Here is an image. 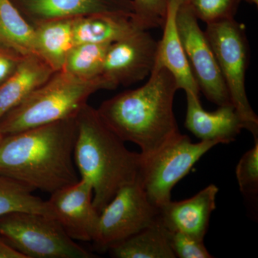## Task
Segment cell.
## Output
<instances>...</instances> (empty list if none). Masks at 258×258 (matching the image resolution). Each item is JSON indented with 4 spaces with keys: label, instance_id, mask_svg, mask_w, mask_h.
<instances>
[{
    "label": "cell",
    "instance_id": "26",
    "mask_svg": "<svg viewBox=\"0 0 258 258\" xmlns=\"http://www.w3.org/2000/svg\"><path fill=\"white\" fill-rule=\"evenodd\" d=\"M169 240L171 248L179 258H212L204 240H197L179 232H169Z\"/></svg>",
    "mask_w": 258,
    "mask_h": 258
},
{
    "label": "cell",
    "instance_id": "8",
    "mask_svg": "<svg viewBox=\"0 0 258 258\" xmlns=\"http://www.w3.org/2000/svg\"><path fill=\"white\" fill-rule=\"evenodd\" d=\"M160 210L147 198L139 180L118 191L100 212L93 243L101 252L159 221Z\"/></svg>",
    "mask_w": 258,
    "mask_h": 258
},
{
    "label": "cell",
    "instance_id": "17",
    "mask_svg": "<svg viewBox=\"0 0 258 258\" xmlns=\"http://www.w3.org/2000/svg\"><path fill=\"white\" fill-rule=\"evenodd\" d=\"M74 19L50 20L33 25L36 53L55 72L62 71L75 46Z\"/></svg>",
    "mask_w": 258,
    "mask_h": 258
},
{
    "label": "cell",
    "instance_id": "11",
    "mask_svg": "<svg viewBox=\"0 0 258 258\" xmlns=\"http://www.w3.org/2000/svg\"><path fill=\"white\" fill-rule=\"evenodd\" d=\"M54 217L74 240H94L100 212L93 204V188L80 178L77 182L57 190L47 200Z\"/></svg>",
    "mask_w": 258,
    "mask_h": 258
},
{
    "label": "cell",
    "instance_id": "28",
    "mask_svg": "<svg viewBox=\"0 0 258 258\" xmlns=\"http://www.w3.org/2000/svg\"><path fill=\"white\" fill-rule=\"evenodd\" d=\"M0 258H25L23 254L15 250L0 235Z\"/></svg>",
    "mask_w": 258,
    "mask_h": 258
},
{
    "label": "cell",
    "instance_id": "10",
    "mask_svg": "<svg viewBox=\"0 0 258 258\" xmlns=\"http://www.w3.org/2000/svg\"><path fill=\"white\" fill-rule=\"evenodd\" d=\"M158 45L159 41L148 30H137L112 43L101 75L108 90L132 86L150 76L157 62Z\"/></svg>",
    "mask_w": 258,
    "mask_h": 258
},
{
    "label": "cell",
    "instance_id": "22",
    "mask_svg": "<svg viewBox=\"0 0 258 258\" xmlns=\"http://www.w3.org/2000/svg\"><path fill=\"white\" fill-rule=\"evenodd\" d=\"M111 44H76L62 71L78 79L92 81L101 77L107 51Z\"/></svg>",
    "mask_w": 258,
    "mask_h": 258
},
{
    "label": "cell",
    "instance_id": "9",
    "mask_svg": "<svg viewBox=\"0 0 258 258\" xmlns=\"http://www.w3.org/2000/svg\"><path fill=\"white\" fill-rule=\"evenodd\" d=\"M178 32L190 68L202 91L218 106L232 104L221 71L198 20L184 1L176 13Z\"/></svg>",
    "mask_w": 258,
    "mask_h": 258
},
{
    "label": "cell",
    "instance_id": "24",
    "mask_svg": "<svg viewBox=\"0 0 258 258\" xmlns=\"http://www.w3.org/2000/svg\"><path fill=\"white\" fill-rule=\"evenodd\" d=\"M132 17L136 28L149 30L164 25L167 10V0H133Z\"/></svg>",
    "mask_w": 258,
    "mask_h": 258
},
{
    "label": "cell",
    "instance_id": "14",
    "mask_svg": "<svg viewBox=\"0 0 258 258\" xmlns=\"http://www.w3.org/2000/svg\"><path fill=\"white\" fill-rule=\"evenodd\" d=\"M186 97L184 125L200 140L228 144L244 129L243 120L232 104L219 106L215 111H207L202 106L200 97L189 93H186Z\"/></svg>",
    "mask_w": 258,
    "mask_h": 258
},
{
    "label": "cell",
    "instance_id": "16",
    "mask_svg": "<svg viewBox=\"0 0 258 258\" xmlns=\"http://www.w3.org/2000/svg\"><path fill=\"white\" fill-rule=\"evenodd\" d=\"M55 73L37 55L25 56L16 71L0 85V120Z\"/></svg>",
    "mask_w": 258,
    "mask_h": 258
},
{
    "label": "cell",
    "instance_id": "25",
    "mask_svg": "<svg viewBox=\"0 0 258 258\" xmlns=\"http://www.w3.org/2000/svg\"><path fill=\"white\" fill-rule=\"evenodd\" d=\"M236 176L240 191L246 196L258 191V138L254 145L239 161L236 167Z\"/></svg>",
    "mask_w": 258,
    "mask_h": 258
},
{
    "label": "cell",
    "instance_id": "23",
    "mask_svg": "<svg viewBox=\"0 0 258 258\" xmlns=\"http://www.w3.org/2000/svg\"><path fill=\"white\" fill-rule=\"evenodd\" d=\"M198 20L207 25L235 18L242 0H183Z\"/></svg>",
    "mask_w": 258,
    "mask_h": 258
},
{
    "label": "cell",
    "instance_id": "12",
    "mask_svg": "<svg viewBox=\"0 0 258 258\" xmlns=\"http://www.w3.org/2000/svg\"><path fill=\"white\" fill-rule=\"evenodd\" d=\"M32 25L96 14L133 17V0H12Z\"/></svg>",
    "mask_w": 258,
    "mask_h": 258
},
{
    "label": "cell",
    "instance_id": "20",
    "mask_svg": "<svg viewBox=\"0 0 258 258\" xmlns=\"http://www.w3.org/2000/svg\"><path fill=\"white\" fill-rule=\"evenodd\" d=\"M0 45L24 56L37 55L35 28L12 0H0Z\"/></svg>",
    "mask_w": 258,
    "mask_h": 258
},
{
    "label": "cell",
    "instance_id": "7",
    "mask_svg": "<svg viewBox=\"0 0 258 258\" xmlns=\"http://www.w3.org/2000/svg\"><path fill=\"white\" fill-rule=\"evenodd\" d=\"M218 144L207 141L193 143L189 137L181 134L154 155L142 157L138 180L149 201L159 209L170 202L174 186L208 151Z\"/></svg>",
    "mask_w": 258,
    "mask_h": 258
},
{
    "label": "cell",
    "instance_id": "21",
    "mask_svg": "<svg viewBox=\"0 0 258 258\" xmlns=\"http://www.w3.org/2000/svg\"><path fill=\"white\" fill-rule=\"evenodd\" d=\"M33 191L27 185L0 174V217L12 212H28L55 218L48 202L35 196Z\"/></svg>",
    "mask_w": 258,
    "mask_h": 258
},
{
    "label": "cell",
    "instance_id": "27",
    "mask_svg": "<svg viewBox=\"0 0 258 258\" xmlns=\"http://www.w3.org/2000/svg\"><path fill=\"white\" fill-rule=\"evenodd\" d=\"M25 56L0 45V85L16 71Z\"/></svg>",
    "mask_w": 258,
    "mask_h": 258
},
{
    "label": "cell",
    "instance_id": "29",
    "mask_svg": "<svg viewBox=\"0 0 258 258\" xmlns=\"http://www.w3.org/2000/svg\"><path fill=\"white\" fill-rule=\"evenodd\" d=\"M3 137H4V136H3V134H1V132H0V141H1L2 139H3Z\"/></svg>",
    "mask_w": 258,
    "mask_h": 258
},
{
    "label": "cell",
    "instance_id": "18",
    "mask_svg": "<svg viewBox=\"0 0 258 258\" xmlns=\"http://www.w3.org/2000/svg\"><path fill=\"white\" fill-rule=\"evenodd\" d=\"M139 30L132 16L96 14L75 18V43L112 44Z\"/></svg>",
    "mask_w": 258,
    "mask_h": 258
},
{
    "label": "cell",
    "instance_id": "4",
    "mask_svg": "<svg viewBox=\"0 0 258 258\" xmlns=\"http://www.w3.org/2000/svg\"><path fill=\"white\" fill-rule=\"evenodd\" d=\"M100 90H108L101 76L86 81L57 71L0 120V132L9 135L76 116Z\"/></svg>",
    "mask_w": 258,
    "mask_h": 258
},
{
    "label": "cell",
    "instance_id": "6",
    "mask_svg": "<svg viewBox=\"0 0 258 258\" xmlns=\"http://www.w3.org/2000/svg\"><path fill=\"white\" fill-rule=\"evenodd\" d=\"M0 235L25 258H93L54 217L28 212L0 217Z\"/></svg>",
    "mask_w": 258,
    "mask_h": 258
},
{
    "label": "cell",
    "instance_id": "19",
    "mask_svg": "<svg viewBox=\"0 0 258 258\" xmlns=\"http://www.w3.org/2000/svg\"><path fill=\"white\" fill-rule=\"evenodd\" d=\"M115 258H175L171 248L169 230L160 221L115 244L108 249Z\"/></svg>",
    "mask_w": 258,
    "mask_h": 258
},
{
    "label": "cell",
    "instance_id": "1",
    "mask_svg": "<svg viewBox=\"0 0 258 258\" xmlns=\"http://www.w3.org/2000/svg\"><path fill=\"white\" fill-rule=\"evenodd\" d=\"M76 116L4 136L0 174L51 194L80 179L74 161Z\"/></svg>",
    "mask_w": 258,
    "mask_h": 258
},
{
    "label": "cell",
    "instance_id": "3",
    "mask_svg": "<svg viewBox=\"0 0 258 258\" xmlns=\"http://www.w3.org/2000/svg\"><path fill=\"white\" fill-rule=\"evenodd\" d=\"M76 123L75 164L80 178L92 186L93 204L101 212L120 189L139 179L143 158L128 150L88 103L76 115Z\"/></svg>",
    "mask_w": 258,
    "mask_h": 258
},
{
    "label": "cell",
    "instance_id": "5",
    "mask_svg": "<svg viewBox=\"0 0 258 258\" xmlns=\"http://www.w3.org/2000/svg\"><path fill=\"white\" fill-rule=\"evenodd\" d=\"M204 32L221 71L231 103L243 120L244 129L258 138V118L245 89L249 45L244 25L232 18L208 24Z\"/></svg>",
    "mask_w": 258,
    "mask_h": 258
},
{
    "label": "cell",
    "instance_id": "13",
    "mask_svg": "<svg viewBox=\"0 0 258 258\" xmlns=\"http://www.w3.org/2000/svg\"><path fill=\"white\" fill-rule=\"evenodd\" d=\"M218 187L210 184L195 196L179 202H169L159 209V221L169 232H179L204 240L210 217L216 209Z\"/></svg>",
    "mask_w": 258,
    "mask_h": 258
},
{
    "label": "cell",
    "instance_id": "15",
    "mask_svg": "<svg viewBox=\"0 0 258 258\" xmlns=\"http://www.w3.org/2000/svg\"><path fill=\"white\" fill-rule=\"evenodd\" d=\"M183 0H167L162 38L159 41L157 63L169 70L179 89L200 97V88L190 68L178 32L176 13Z\"/></svg>",
    "mask_w": 258,
    "mask_h": 258
},
{
    "label": "cell",
    "instance_id": "2",
    "mask_svg": "<svg viewBox=\"0 0 258 258\" xmlns=\"http://www.w3.org/2000/svg\"><path fill=\"white\" fill-rule=\"evenodd\" d=\"M177 90L170 71L156 62L145 84L106 100L97 111L120 139L137 144L145 159L181 134L174 112Z\"/></svg>",
    "mask_w": 258,
    "mask_h": 258
}]
</instances>
